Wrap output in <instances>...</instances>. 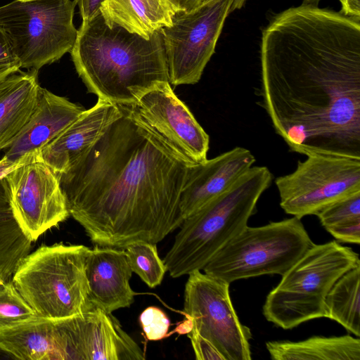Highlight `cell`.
<instances>
[{
    "instance_id": "12",
    "label": "cell",
    "mask_w": 360,
    "mask_h": 360,
    "mask_svg": "<svg viewBox=\"0 0 360 360\" xmlns=\"http://www.w3.org/2000/svg\"><path fill=\"white\" fill-rule=\"evenodd\" d=\"M5 179L13 217L32 242L70 216L58 175L43 161L40 150Z\"/></svg>"
},
{
    "instance_id": "20",
    "label": "cell",
    "mask_w": 360,
    "mask_h": 360,
    "mask_svg": "<svg viewBox=\"0 0 360 360\" xmlns=\"http://www.w3.org/2000/svg\"><path fill=\"white\" fill-rule=\"evenodd\" d=\"M0 350L22 360H60L54 321L37 316L0 328Z\"/></svg>"
},
{
    "instance_id": "16",
    "label": "cell",
    "mask_w": 360,
    "mask_h": 360,
    "mask_svg": "<svg viewBox=\"0 0 360 360\" xmlns=\"http://www.w3.org/2000/svg\"><path fill=\"white\" fill-rule=\"evenodd\" d=\"M255 162L252 153L235 147L214 158L193 165L180 202L184 219L229 189Z\"/></svg>"
},
{
    "instance_id": "38",
    "label": "cell",
    "mask_w": 360,
    "mask_h": 360,
    "mask_svg": "<svg viewBox=\"0 0 360 360\" xmlns=\"http://www.w3.org/2000/svg\"><path fill=\"white\" fill-rule=\"evenodd\" d=\"M321 0H303V3L306 4H311L318 6Z\"/></svg>"
},
{
    "instance_id": "1",
    "label": "cell",
    "mask_w": 360,
    "mask_h": 360,
    "mask_svg": "<svg viewBox=\"0 0 360 360\" xmlns=\"http://www.w3.org/2000/svg\"><path fill=\"white\" fill-rule=\"evenodd\" d=\"M258 105L290 150L360 157V18L306 4L262 32Z\"/></svg>"
},
{
    "instance_id": "19",
    "label": "cell",
    "mask_w": 360,
    "mask_h": 360,
    "mask_svg": "<svg viewBox=\"0 0 360 360\" xmlns=\"http://www.w3.org/2000/svg\"><path fill=\"white\" fill-rule=\"evenodd\" d=\"M38 70L13 73L0 81V151L15 141L36 106Z\"/></svg>"
},
{
    "instance_id": "33",
    "label": "cell",
    "mask_w": 360,
    "mask_h": 360,
    "mask_svg": "<svg viewBox=\"0 0 360 360\" xmlns=\"http://www.w3.org/2000/svg\"><path fill=\"white\" fill-rule=\"evenodd\" d=\"M33 153L34 152L26 154L18 161H11L4 156L0 160V181L5 178L8 173L12 172L17 167L27 160Z\"/></svg>"
},
{
    "instance_id": "2",
    "label": "cell",
    "mask_w": 360,
    "mask_h": 360,
    "mask_svg": "<svg viewBox=\"0 0 360 360\" xmlns=\"http://www.w3.org/2000/svg\"><path fill=\"white\" fill-rule=\"evenodd\" d=\"M58 175L70 215L94 244H157L184 221L181 193L195 165L129 105Z\"/></svg>"
},
{
    "instance_id": "25",
    "label": "cell",
    "mask_w": 360,
    "mask_h": 360,
    "mask_svg": "<svg viewBox=\"0 0 360 360\" xmlns=\"http://www.w3.org/2000/svg\"><path fill=\"white\" fill-rule=\"evenodd\" d=\"M132 272L150 288L160 285L167 267L158 253L155 243L137 242L124 248Z\"/></svg>"
},
{
    "instance_id": "37",
    "label": "cell",
    "mask_w": 360,
    "mask_h": 360,
    "mask_svg": "<svg viewBox=\"0 0 360 360\" xmlns=\"http://www.w3.org/2000/svg\"><path fill=\"white\" fill-rule=\"evenodd\" d=\"M245 1L246 0H233L231 12H233L236 9L241 8L244 6Z\"/></svg>"
},
{
    "instance_id": "4",
    "label": "cell",
    "mask_w": 360,
    "mask_h": 360,
    "mask_svg": "<svg viewBox=\"0 0 360 360\" xmlns=\"http://www.w3.org/2000/svg\"><path fill=\"white\" fill-rule=\"evenodd\" d=\"M273 175L251 167L229 189L185 218L163 262L172 278L202 270L212 257L248 226Z\"/></svg>"
},
{
    "instance_id": "34",
    "label": "cell",
    "mask_w": 360,
    "mask_h": 360,
    "mask_svg": "<svg viewBox=\"0 0 360 360\" xmlns=\"http://www.w3.org/2000/svg\"><path fill=\"white\" fill-rule=\"evenodd\" d=\"M341 11L344 15L360 18V0H339Z\"/></svg>"
},
{
    "instance_id": "27",
    "label": "cell",
    "mask_w": 360,
    "mask_h": 360,
    "mask_svg": "<svg viewBox=\"0 0 360 360\" xmlns=\"http://www.w3.org/2000/svg\"><path fill=\"white\" fill-rule=\"evenodd\" d=\"M315 215L325 229L360 221V191L332 202Z\"/></svg>"
},
{
    "instance_id": "22",
    "label": "cell",
    "mask_w": 360,
    "mask_h": 360,
    "mask_svg": "<svg viewBox=\"0 0 360 360\" xmlns=\"http://www.w3.org/2000/svg\"><path fill=\"white\" fill-rule=\"evenodd\" d=\"M266 348L274 360H360V340L349 335L270 341Z\"/></svg>"
},
{
    "instance_id": "21",
    "label": "cell",
    "mask_w": 360,
    "mask_h": 360,
    "mask_svg": "<svg viewBox=\"0 0 360 360\" xmlns=\"http://www.w3.org/2000/svg\"><path fill=\"white\" fill-rule=\"evenodd\" d=\"M101 13L105 22L149 39L172 25L176 11L168 0H105Z\"/></svg>"
},
{
    "instance_id": "26",
    "label": "cell",
    "mask_w": 360,
    "mask_h": 360,
    "mask_svg": "<svg viewBox=\"0 0 360 360\" xmlns=\"http://www.w3.org/2000/svg\"><path fill=\"white\" fill-rule=\"evenodd\" d=\"M37 316L23 299L12 280L0 281V328Z\"/></svg>"
},
{
    "instance_id": "18",
    "label": "cell",
    "mask_w": 360,
    "mask_h": 360,
    "mask_svg": "<svg viewBox=\"0 0 360 360\" xmlns=\"http://www.w3.org/2000/svg\"><path fill=\"white\" fill-rule=\"evenodd\" d=\"M84 110L82 106L67 98L41 87L33 112L4 156L11 161H18L26 154L40 150Z\"/></svg>"
},
{
    "instance_id": "10",
    "label": "cell",
    "mask_w": 360,
    "mask_h": 360,
    "mask_svg": "<svg viewBox=\"0 0 360 360\" xmlns=\"http://www.w3.org/2000/svg\"><path fill=\"white\" fill-rule=\"evenodd\" d=\"M233 0H208L190 11L176 12L172 25L161 29L169 82H199L214 53Z\"/></svg>"
},
{
    "instance_id": "11",
    "label": "cell",
    "mask_w": 360,
    "mask_h": 360,
    "mask_svg": "<svg viewBox=\"0 0 360 360\" xmlns=\"http://www.w3.org/2000/svg\"><path fill=\"white\" fill-rule=\"evenodd\" d=\"M188 276L184 311L192 319V329L209 340L224 360H250L252 333L240 321L233 308L230 283L200 271Z\"/></svg>"
},
{
    "instance_id": "36",
    "label": "cell",
    "mask_w": 360,
    "mask_h": 360,
    "mask_svg": "<svg viewBox=\"0 0 360 360\" xmlns=\"http://www.w3.org/2000/svg\"><path fill=\"white\" fill-rule=\"evenodd\" d=\"M193 328V321L191 316L186 315V320L183 321L176 328L177 333L180 334L188 333Z\"/></svg>"
},
{
    "instance_id": "15",
    "label": "cell",
    "mask_w": 360,
    "mask_h": 360,
    "mask_svg": "<svg viewBox=\"0 0 360 360\" xmlns=\"http://www.w3.org/2000/svg\"><path fill=\"white\" fill-rule=\"evenodd\" d=\"M132 271L124 249L96 245L86 259L89 310L112 314L134 302L129 284Z\"/></svg>"
},
{
    "instance_id": "39",
    "label": "cell",
    "mask_w": 360,
    "mask_h": 360,
    "mask_svg": "<svg viewBox=\"0 0 360 360\" xmlns=\"http://www.w3.org/2000/svg\"><path fill=\"white\" fill-rule=\"evenodd\" d=\"M208 1V0H202L201 3L204 2V1Z\"/></svg>"
},
{
    "instance_id": "17",
    "label": "cell",
    "mask_w": 360,
    "mask_h": 360,
    "mask_svg": "<svg viewBox=\"0 0 360 360\" xmlns=\"http://www.w3.org/2000/svg\"><path fill=\"white\" fill-rule=\"evenodd\" d=\"M121 114L120 106L98 98L59 135L40 150V156L58 175L92 146Z\"/></svg>"
},
{
    "instance_id": "23",
    "label": "cell",
    "mask_w": 360,
    "mask_h": 360,
    "mask_svg": "<svg viewBox=\"0 0 360 360\" xmlns=\"http://www.w3.org/2000/svg\"><path fill=\"white\" fill-rule=\"evenodd\" d=\"M359 283L360 264L334 283L326 297L323 315L356 337L360 335Z\"/></svg>"
},
{
    "instance_id": "3",
    "label": "cell",
    "mask_w": 360,
    "mask_h": 360,
    "mask_svg": "<svg viewBox=\"0 0 360 360\" xmlns=\"http://www.w3.org/2000/svg\"><path fill=\"white\" fill-rule=\"evenodd\" d=\"M70 53L89 92L118 105H132L169 82L161 30L146 39L118 25H109L100 12L82 21Z\"/></svg>"
},
{
    "instance_id": "14",
    "label": "cell",
    "mask_w": 360,
    "mask_h": 360,
    "mask_svg": "<svg viewBox=\"0 0 360 360\" xmlns=\"http://www.w3.org/2000/svg\"><path fill=\"white\" fill-rule=\"evenodd\" d=\"M129 106L182 157L195 164L207 160L210 137L169 82L158 85Z\"/></svg>"
},
{
    "instance_id": "24",
    "label": "cell",
    "mask_w": 360,
    "mask_h": 360,
    "mask_svg": "<svg viewBox=\"0 0 360 360\" xmlns=\"http://www.w3.org/2000/svg\"><path fill=\"white\" fill-rule=\"evenodd\" d=\"M32 241L15 221L9 204L5 178L0 181V281L12 280Z\"/></svg>"
},
{
    "instance_id": "9",
    "label": "cell",
    "mask_w": 360,
    "mask_h": 360,
    "mask_svg": "<svg viewBox=\"0 0 360 360\" xmlns=\"http://www.w3.org/2000/svg\"><path fill=\"white\" fill-rule=\"evenodd\" d=\"M290 174L275 180L280 206L301 219L332 202L360 191V157L313 154Z\"/></svg>"
},
{
    "instance_id": "31",
    "label": "cell",
    "mask_w": 360,
    "mask_h": 360,
    "mask_svg": "<svg viewBox=\"0 0 360 360\" xmlns=\"http://www.w3.org/2000/svg\"><path fill=\"white\" fill-rule=\"evenodd\" d=\"M326 230L338 241L357 245L360 243V221L328 227Z\"/></svg>"
},
{
    "instance_id": "13",
    "label": "cell",
    "mask_w": 360,
    "mask_h": 360,
    "mask_svg": "<svg viewBox=\"0 0 360 360\" xmlns=\"http://www.w3.org/2000/svg\"><path fill=\"white\" fill-rule=\"evenodd\" d=\"M54 322L60 360L145 359L112 314L91 309Z\"/></svg>"
},
{
    "instance_id": "28",
    "label": "cell",
    "mask_w": 360,
    "mask_h": 360,
    "mask_svg": "<svg viewBox=\"0 0 360 360\" xmlns=\"http://www.w3.org/2000/svg\"><path fill=\"white\" fill-rule=\"evenodd\" d=\"M139 322L149 340H160L165 338L170 326L167 315L156 307L145 309L140 314Z\"/></svg>"
},
{
    "instance_id": "5",
    "label": "cell",
    "mask_w": 360,
    "mask_h": 360,
    "mask_svg": "<svg viewBox=\"0 0 360 360\" xmlns=\"http://www.w3.org/2000/svg\"><path fill=\"white\" fill-rule=\"evenodd\" d=\"M89 250L82 245H42L22 259L12 281L37 316L58 321L89 310Z\"/></svg>"
},
{
    "instance_id": "35",
    "label": "cell",
    "mask_w": 360,
    "mask_h": 360,
    "mask_svg": "<svg viewBox=\"0 0 360 360\" xmlns=\"http://www.w3.org/2000/svg\"><path fill=\"white\" fill-rule=\"evenodd\" d=\"M176 12L190 11L198 7L202 0H168Z\"/></svg>"
},
{
    "instance_id": "8",
    "label": "cell",
    "mask_w": 360,
    "mask_h": 360,
    "mask_svg": "<svg viewBox=\"0 0 360 360\" xmlns=\"http://www.w3.org/2000/svg\"><path fill=\"white\" fill-rule=\"evenodd\" d=\"M75 6L71 0H14L0 7V26L21 68L39 70L71 51Z\"/></svg>"
},
{
    "instance_id": "29",
    "label": "cell",
    "mask_w": 360,
    "mask_h": 360,
    "mask_svg": "<svg viewBox=\"0 0 360 360\" xmlns=\"http://www.w3.org/2000/svg\"><path fill=\"white\" fill-rule=\"evenodd\" d=\"M20 63L13 53L8 39L0 26V81L19 72Z\"/></svg>"
},
{
    "instance_id": "32",
    "label": "cell",
    "mask_w": 360,
    "mask_h": 360,
    "mask_svg": "<svg viewBox=\"0 0 360 360\" xmlns=\"http://www.w3.org/2000/svg\"><path fill=\"white\" fill-rule=\"evenodd\" d=\"M105 0H75L79 7L82 21H88L98 15Z\"/></svg>"
},
{
    "instance_id": "30",
    "label": "cell",
    "mask_w": 360,
    "mask_h": 360,
    "mask_svg": "<svg viewBox=\"0 0 360 360\" xmlns=\"http://www.w3.org/2000/svg\"><path fill=\"white\" fill-rule=\"evenodd\" d=\"M195 355L198 360H224L217 348L207 339L192 329L188 333Z\"/></svg>"
},
{
    "instance_id": "7",
    "label": "cell",
    "mask_w": 360,
    "mask_h": 360,
    "mask_svg": "<svg viewBox=\"0 0 360 360\" xmlns=\"http://www.w3.org/2000/svg\"><path fill=\"white\" fill-rule=\"evenodd\" d=\"M314 244L300 219L245 226L224 245L202 270L231 283L268 274L283 275Z\"/></svg>"
},
{
    "instance_id": "6",
    "label": "cell",
    "mask_w": 360,
    "mask_h": 360,
    "mask_svg": "<svg viewBox=\"0 0 360 360\" xmlns=\"http://www.w3.org/2000/svg\"><path fill=\"white\" fill-rule=\"evenodd\" d=\"M359 264L356 252L335 240L314 243L269 292L264 317L285 330L323 317L325 300L334 283Z\"/></svg>"
},
{
    "instance_id": "40",
    "label": "cell",
    "mask_w": 360,
    "mask_h": 360,
    "mask_svg": "<svg viewBox=\"0 0 360 360\" xmlns=\"http://www.w3.org/2000/svg\"><path fill=\"white\" fill-rule=\"evenodd\" d=\"M21 1H25V0H21Z\"/></svg>"
}]
</instances>
